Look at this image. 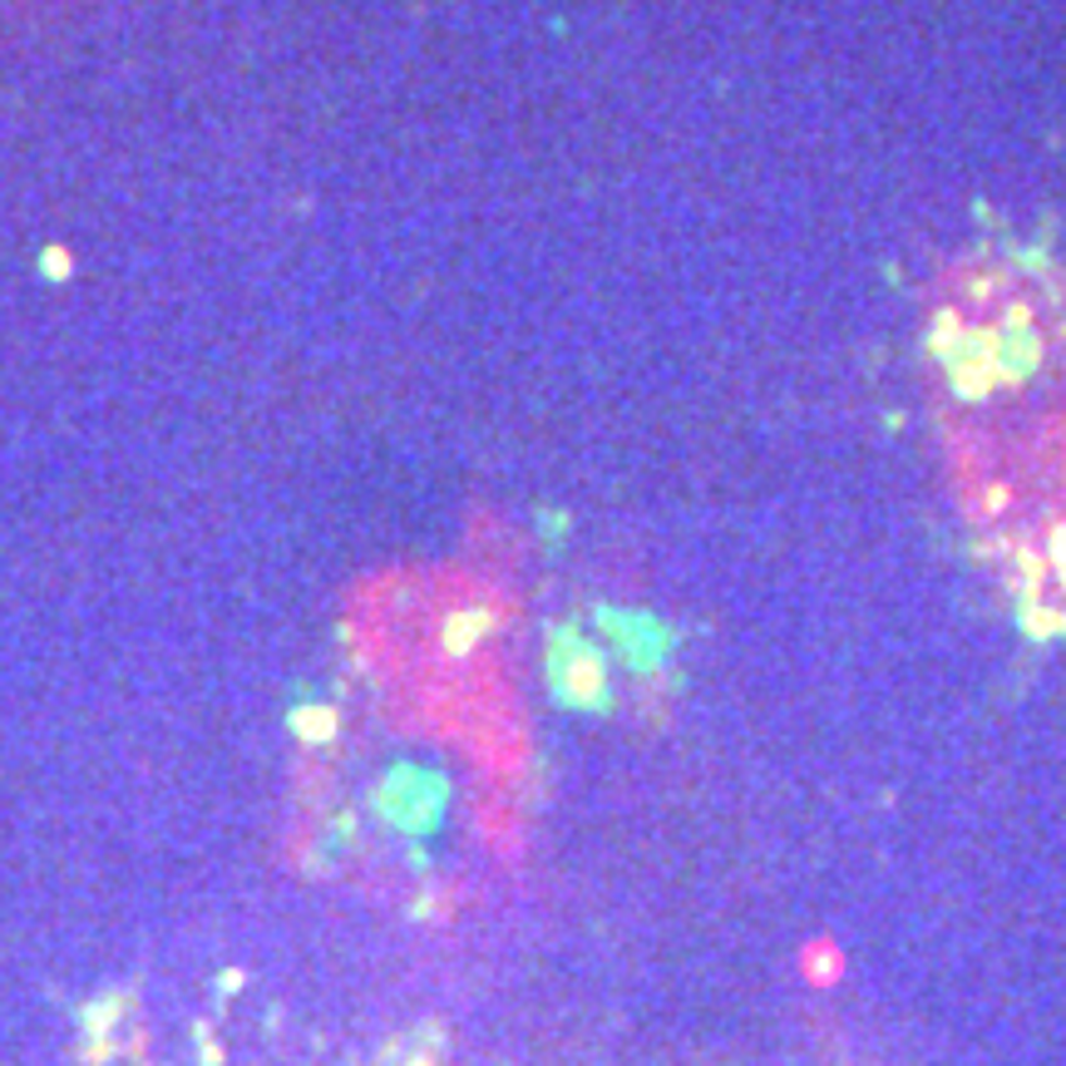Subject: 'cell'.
<instances>
[{"mask_svg": "<svg viewBox=\"0 0 1066 1066\" xmlns=\"http://www.w3.org/2000/svg\"><path fill=\"white\" fill-rule=\"evenodd\" d=\"M800 982H810V988H834V982H844V953L834 939H815L800 949Z\"/></svg>", "mask_w": 1066, "mask_h": 1066, "instance_id": "6da1fadb", "label": "cell"}]
</instances>
